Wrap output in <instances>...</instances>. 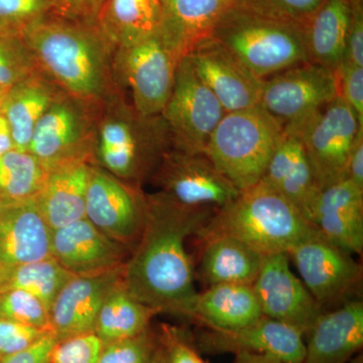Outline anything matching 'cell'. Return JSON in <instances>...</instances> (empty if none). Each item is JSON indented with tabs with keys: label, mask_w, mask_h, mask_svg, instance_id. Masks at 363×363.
Segmentation results:
<instances>
[{
	"label": "cell",
	"mask_w": 363,
	"mask_h": 363,
	"mask_svg": "<svg viewBox=\"0 0 363 363\" xmlns=\"http://www.w3.org/2000/svg\"><path fill=\"white\" fill-rule=\"evenodd\" d=\"M215 210L183 206L161 192L147 196L142 234L123 267V284L133 297L160 314L192 321L198 292L186 242Z\"/></svg>",
	"instance_id": "6da1fadb"
},
{
	"label": "cell",
	"mask_w": 363,
	"mask_h": 363,
	"mask_svg": "<svg viewBox=\"0 0 363 363\" xmlns=\"http://www.w3.org/2000/svg\"><path fill=\"white\" fill-rule=\"evenodd\" d=\"M21 39L33 62L74 97L91 100L104 94L109 42L96 26L50 16Z\"/></svg>",
	"instance_id": "7a4b0ae2"
},
{
	"label": "cell",
	"mask_w": 363,
	"mask_h": 363,
	"mask_svg": "<svg viewBox=\"0 0 363 363\" xmlns=\"http://www.w3.org/2000/svg\"><path fill=\"white\" fill-rule=\"evenodd\" d=\"M317 229L279 193L259 181L215 210L196 234L199 242L227 236L262 255L288 253Z\"/></svg>",
	"instance_id": "3957f363"
},
{
	"label": "cell",
	"mask_w": 363,
	"mask_h": 363,
	"mask_svg": "<svg viewBox=\"0 0 363 363\" xmlns=\"http://www.w3.org/2000/svg\"><path fill=\"white\" fill-rule=\"evenodd\" d=\"M284 133L283 125L259 104L226 112L205 155L234 187L247 190L262 179Z\"/></svg>",
	"instance_id": "277c9868"
},
{
	"label": "cell",
	"mask_w": 363,
	"mask_h": 363,
	"mask_svg": "<svg viewBox=\"0 0 363 363\" xmlns=\"http://www.w3.org/2000/svg\"><path fill=\"white\" fill-rule=\"evenodd\" d=\"M305 28L231 7L209 37L233 52L253 74L264 80L309 62Z\"/></svg>",
	"instance_id": "5b68a950"
},
{
	"label": "cell",
	"mask_w": 363,
	"mask_h": 363,
	"mask_svg": "<svg viewBox=\"0 0 363 363\" xmlns=\"http://www.w3.org/2000/svg\"><path fill=\"white\" fill-rule=\"evenodd\" d=\"M300 138L320 190L346 179L351 150L363 125L337 96L300 123L284 128Z\"/></svg>",
	"instance_id": "8992f818"
},
{
	"label": "cell",
	"mask_w": 363,
	"mask_h": 363,
	"mask_svg": "<svg viewBox=\"0 0 363 363\" xmlns=\"http://www.w3.org/2000/svg\"><path fill=\"white\" fill-rule=\"evenodd\" d=\"M226 111L196 73L188 57L177 66L175 82L162 112L174 150L205 154L210 136Z\"/></svg>",
	"instance_id": "52a82bcc"
},
{
	"label": "cell",
	"mask_w": 363,
	"mask_h": 363,
	"mask_svg": "<svg viewBox=\"0 0 363 363\" xmlns=\"http://www.w3.org/2000/svg\"><path fill=\"white\" fill-rule=\"evenodd\" d=\"M288 255L301 281L324 310L359 298L362 264L319 231L301 241Z\"/></svg>",
	"instance_id": "ba28073f"
},
{
	"label": "cell",
	"mask_w": 363,
	"mask_h": 363,
	"mask_svg": "<svg viewBox=\"0 0 363 363\" xmlns=\"http://www.w3.org/2000/svg\"><path fill=\"white\" fill-rule=\"evenodd\" d=\"M337 96L336 70L305 62L264 79L259 105L286 128L300 123Z\"/></svg>",
	"instance_id": "9c48e42d"
},
{
	"label": "cell",
	"mask_w": 363,
	"mask_h": 363,
	"mask_svg": "<svg viewBox=\"0 0 363 363\" xmlns=\"http://www.w3.org/2000/svg\"><path fill=\"white\" fill-rule=\"evenodd\" d=\"M121 56L136 114L142 118L162 114L173 90L180 55L160 32L121 48Z\"/></svg>",
	"instance_id": "30bf717a"
},
{
	"label": "cell",
	"mask_w": 363,
	"mask_h": 363,
	"mask_svg": "<svg viewBox=\"0 0 363 363\" xmlns=\"http://www.w3.org/2000/svg\"><path fill=\"white\" fill-rule=\"evenodd\" d=\"M154 177L162 194L186 207L218 209L240 192L205 154L167 150Z\"/></svg>",
	"instance_id": "8fae6325"
},
{
	"label": "cell",
	"mask_w": 363,
	"mask_h": 363,
	"mask_svg": "<svg viewBox=\"0 0 363 363\" xmlns=\"http://www.w3.org/2000/svg\"><path fill=\"white\" fill-rule=\"evenodd\" d=\"M252 288L262 316L294 327L304 337L325 311L291 269L288 253L264 255Z\"/></svg>",
	"instance_id": "7c38bea8"
},
{
	"label": "cell",
	"mask_w": 363,
	"mask_h": 363,
	"mask_svg": "<svg viewBox=\"0 0 363 363\" xmlns=\"http://www.w3.org/2000/svg\"><path fill=\"white\" fill-rule=\"evenodd\" d=\"M147 197L123 185L111 173L91 168L85 218L108 238L133 248L142 234Z\"/></svg>",
	"instance_id": "4fadbf2b"
},
{
	"label": "cell",
	"mask_w": 363,
	"mask_h": 363,
	"mask_svg": "<svg viewBox=\"0 0 363 363\" xmlns=\"http://www.w3.org/2000/svg\"><path fill=\"white\" fill-rule=\"evenodd\" d=\"M200 353L219 355L253 353L271 355L283 363H304V336L292 326L262 316L253 323L234 329L202 328L194 335Z\"/></svg>",
	"instance_id": "5bb4252c"
},
{
	"label": "cell",
	"mask_w": 363,
	"mask_h": 363,
	"mask_svg": "<svg viewBox=\"0 0 363 363\" xmlns=\"http://www.w3.org/2000/svg\"><path fill=\"white\" fill-rule=\"evenodd\" d=\"M186 56L226 112L259 104L264 79L253 74L220 43L208 37L196 44Z\"/></svg>",
	"instance_id": "9a60e30c"
},
{
	"label": "cell",
	"mask_w": 363,
	"mask_h": 363,
	"mask_svg": "<svg viewBox=\"0 0 363 363\" xmlns=\"http://www.w3.org/2000/svg\"><path fill=\"white\" fill-rule=\"evenodd\" d=\"M130 250L86 218L52 230V259L72 276H93L121 269Z\"/></svg>",
	"instance_id": "2e32d148"
},
{
	"label": "cell",
	"mask_w": 363,
	"mask_h": 363,
	"mask_svg": "<svg viewBox=\"0 0 363 363\" xmlns=\"http://www.w3.org/2000/svg\"><path fill=\"white\" fill-rule=\"evenodd\" d=\"M123 267L93 276H73L50 308L51 330L58 340L94 333L104 301L123 281Z\"/></svg>",
	"instance_id": "e0dca14e"
},
{
	"label": "cell",
	"mask_w": 363,
	"mask_h": 363,
	"mask_svg": "<svg viewBox=\"0 0 363 363\" xmlns=\"http://www.w3.org/2000/svg\"><path fill=\"white\" fill-rule=\"evenodd\" d=\"M123 118L105 121L99 131L98 157L109 173L123 179H140L156 169L164 150L162 133H143Z\"/></svg>",
	"instance_id": "ac0fdd59"
},
{
	"label": "cell",
	"mask_w": 363,
	"mask_h": 363,
	"mask_svg": "<svg viewBox=\"0 0 363 363\" xmlns=\"http://www.w3.org/2000/svg\"><path fill=\"white\" fill-rule=\"evenodd\" d=\"M52 236L35 196L0 202V267L51 259Z\"/></svg>",
	"instance_id": "d6986e66"
},
{
	"label": "cell",
	"mask_w": 363,
	"mask_h": 363,
	"mask_svg": "<svg viewBox=\"0 0 363 363\" xmlns=\"http://www.w3.org/2000/svg\"><path fill=\"white\" fill-rule=\"evenodd\" d=\"M309 221L330 242L351 255H362L363 189L348 179L321 189Z\"/></svg>",
	"instance_id": "ffe728a7"
},
{
	"label": "cell",
	"mask_w": 363,
	"mask_h": 363,
	"mask_svg": "<svg viewBox=\"0 0 363 363\" xmlns=\"http://www.w3.org/2000/svg\"><path fill=\"white\" fill-rule=\"evenodd\" d=\"M304 363H346L362 352V298L325 310L306 334Z\"/></svg>",
	"instance_id": "44dd1931"
},
{
	"label": "cell",
	"mask_w": 363,
	"mask_h": 363,
	"mask_svg": "<svg viewBox=\"0 0 363 363\" xmlns=\"http://www.w3.org/2000/svg\"><path fill=\"white\" fill-rule=\"evenodd\" d=\"M87 123L73 102L57 99L40 117L33 130L28 152L47 171L72 161H85L83 143Z\"/></svg>",
	"instance_id": "7402d4cb"
},
{
	"label": "cell",
	"mask_w": 363,
	"mask_h": 363,
	"mask_svg": "<svg viewBox=\"0 0 363 363\" xmlns=\"http://www.w3.org/2000/svg\"><path fill=\"white\" fill-rule=\"evenodd\" d=\"M260 181L285 198L309 221L320 189L309 157L295 133L285 131Z\"/></svg>",
	"instance_id": "603a6c76"
},
{
	"label": "cell",
	"mask_w": 363,
	"mask_h": 363,
	"mask_svg": "<svg viewBox=\"0 0 363 363\" xmlns=\"http://www.w3.org/2000/svg\"><path fill=\"white\" fill-rule=\"evenodd\" d=\"M90 173L85 161L65 162L48 171L35 200L52 230L85 218Z\"/></svg>",
	"instance_id": "cb8c5ba5"
},
{
	"label": "cell",
	"mask_w": 363,
	"mask_h": 363,
	"mask_svg": "<svg viewBox=\"0 0 363 363\" xmlns=\"http://www.w3.org/2000/svg\"><path fill=\"white\" fill-rule=\"evenodd\" d=\"M236 0H162L161 33L180 55L211 35Z\"/></svg>",
	"instance_id": "d4e9b609"
},
{
	"label": "cell",
	"mask_w": 363,
	"mask_h": 363,
	"mask_svg": "<svg viewBox=\"0 0 363 363\" xmlns=\"http://www.w3.org/2000/svg\"><path fill=\"white\" fill-rule=\"evenodd\" d=\"M262 316L252 285L224 284L198 293L192 322L202 328L234 330Z\"/></svg>",
	"instance_id": "484cf974"
},
{
	"label": "cell",
	"mask_w": 363,
	"mask_h": 363,
	"mask_svg": "<svg viewBox=\"0 0 363 363\" xmlns=\"http://www.w3.org/2000/svg\"><path fill=\"white\" fill-rule=\"evenodd\" d=\"M201 245L198 278L203 285L207 288L224 284L252 285L264 255L227 236L213 238Z\"/></svg>",
	"instance_id": "4316f807"
},
{
	"label": "cell",
	"mask_w": 363,
	"mask_h": 363,
	"mask_svg": "<svg viewBox=\"0 0 363 363\" xmlns=\"http://www.w3.org/2000/svg\"><path fill=\"white\" fill-rule=\"evenodd\" d=\"M95 25L109 43L130 47L161 32L162 0H106Z\"/></svg>",
	"instance_id": "83f0119b"
},
{
	"label": "cell",
	"mask_w": 363,
	"mask_h": 363,
	"mask_svg": "<svg viewBox=\"0 0 363 363\" xmlns=\"http://www.w3.org/2000/svg\"><path fill=\"white\" fill-rule=\"evenodd\" d=\"M350 0H324L306 25L308 60L336 70L345 56L352 21Z\"/></svg>",
	"instance_id": "f1b7e54d"
},
{
	"label": "cell",
	"mask_w": 363,
	"mask_h": 363,
	"mask_svg": "<svg viewBox=\"0 0 363 363\" xmlns=\"http://www.w3.org/2000/svg\"><path fill=\"white\" fill-rule=\"evenodd\" d=\"M57 99L50 86L35 76L2 93L0 111L11 128L14 149L28 152L35 125Z\"/></svg>",
	"instance_id": "f546056e"
},
{
	"label": "cell",
	"mask_w": 363,
	"mask_h": 363,
	"mask_svg": "<svg viewBox=\"0 0 363 363\" xmlns=\"http://www.w3.org/2000/svg\"><path fill=\"white\" fill-rule=\"evenodd\" d=\"M157 314L159 311L133 297L121 281L104 301L94 334L104 345L138 337L150 330V321Z\"/></svg>",
	"instance_id": "4dcf8cb0"
},
{
	"label": "cell",
	"mask_w": 363,
	"mask_h": 363,
	"mask_svg": "<svg viewBox=\"0 0 363 363\" xmlns=\"http://www.w3.org/2000/svg\"><path fill=\"white\" fill-rule=\"evenodd\" d=\"M72 274L56 259H47L13 267H0V293L25 291L39 298L49 309Z\"/></svg>",
	"instance_id": "1f68e13d"
},
{
	"label": "cell",
	"mask_w": 363,
	"mask_h": 363,
	"mask_svg": "<svg viewBox=\"0 0 363 363\" xmlns=\"http://www.w3.org/2000/svg\"><path fill=\"white\" fill-rule=\"evenodd\" d=\"M47 169L30 152L11 150L0 156V202L35 197L40 192Z\"/></svg>",
	"instance_id": "d6a6232c"
},
{
	"label": "cell",
	"mask_w": 363,
	"mask_h": 363,
	"mask_svg": "<svg viewBox=\"0 0 363 363\" xmlns=\"http://www.w3.org/2000/svg\"><path fill=\"white\" fill-rule=\"evenodd\" d=\"M35 62L18 35L0 33V92L33 76Z\"/></svg>",
	"instance_id": "836d02e7"
},
{
	"label": "cell",
	"mask_w": 363,
	"mask_h": 363,
	"mask_svg": "<svg viewBox=\"0 0 363 363\" xmlns=\"http://www.w3.org/2000/svg\"><path fill=\"white\" fill-rule=\"evenodd\" d=\"M324 0H236L233 7L286 23L307 25Z\"/></svg>",
	"instance_id": "e575fe53"
},
{
	"label": "cell",
	"mask_w": 363,
	"mask_h": 363,
	"mask_svg": "<svg viewBox=\"0 0 363 363\" xmlns=\"http://www.w3.org/2000/svg\"><path fill=\"white\" fill-rule=\"evenodd\" d=\"M0 318L52 331L49 309L39 298L25 291L0 293Z\"/></svg>",
	"instance_id": "d590c367"
},
{
	"label": "cell",
	"mask_w": 363,
	"mask_h": 363,
	"mask_svg": "<svg viewBox=\"0 0 363 363\" xmlns=\"http://www.w3.org/2000/svg\"><path fill=\"white\" fill-rule=\"evenodd\" d=\"M52 0H0V33L21 37L30 26L52 16Z\"/></svg>",
	"instance_id": "8d00e7d4"
},
{
	"label": "cell",
	"mask_w": 363,
	"mask_h": 363,
	"mask_svg": "<svg viewBox=\"0 0 363 363\" xmlns=\"http://www.w3.org/2000/svg\"><path fill=\"white\" fill-rule=\"evenodd\" d=\"M156 342L162 363H207L200 355L194 335L186 329L162 325Z\"/></svg>",
	"instance_id": "74e56055"
},
{
	"label": "cell",
	"mask_w": 363,
	"mask_h": 363,
	"mask_svg": "<svg viewBox=\"0 0 363 363\" xmlns=\"http://www.w3.org/2000/svg\"><path fill=\"white\" fill-rule=\"evenodd\" d=\"M155 342V333L149 330L138 337L105 344L99 363H152Z\"/></svg>",
	"instance_id": "f35d334b"
},
{
	"label": "cell",
	"mask_w": 363,
	"mask_h": 363,
	"mask_svg": "<svg viewBox=\"0 0 363 363\" xmlns=\"http://www.w3.org/2000/svg\"><path fill=\"white\" fill-rule=\"evenodd\" d=\"M104 344L94 333L58 340L50 363H99Z\"/></svg>",
	"instance_id": "ab89813d"
},
{
	"label": "cell",
	"mask_w": 363,
	"mask_h": 363,
	"mask_svg": "<svg viewBox=\"0 0 363 363\" xmlns=\"http://www.w3.org/2000/svg\"><path fill=\"white\" fill-rule=\"evenodd\" d=\"M336 73L338 96L355 112L363 125V67L342 63Z\"/></svg>",
	"instance_id": "60d3db41"
},
{
	"label": "cell",
	"mask_w": 363,
	"mask_h": 363,
	"mask_svg": "<svg viewBox=\"0 0 363 363\" xmlns=\"http://www.w3.org/2000/svg\"><path fill=\"white\" fill-rule=\"evenodd\" d=\"M47 332L50 331L0 318V358L23 350Z\"/></svg>",
	"instance_id": "b9f144b4"
},
{
	"label": "cell",
	"mask_w": 363,
	"mask_h": 363,
	"mask_svg": "<svg viewBox=\"0 0 363 363\" xmlns=\"http://www.w3.org/2000/svg\"><path fill=\"white\" fill-rule=\"evenodd\" d=\"M105 1L106 0H52V16L95 25L98 13Z\"/></svg>",
	"instance_id": "7bdbcfd3"
},
{
	"label": "cell",
	"mask_w": 363,
	"mask_h": 363,
	"mask_svg": "<svg viewBox=\"0 0 363 363\" xmlns=\"http://www.w3.org/2000/svg\"><path fill=\"white\" fill-rule=\"evenodd\" d=\"M58 342L52 331L47 332L26 348L0 358V363H50L55 345Z\"/></svg>",
	"instance_id": "ee69618b"
},
{
	"label": "cell",
	"mask_w": 363,
	"mask_h": 363,
	"mask_svg": "<svg viewBox=\"0 0 363 363\" xmlns=\"http://www.w3.org/2000/svg\"><path fill=\"white\" fill-rule=\"evenodd\" d=\"M342 63L363 67V21L359 9L353 11L347 45ZM341 63V64H342Z\"/></svg>",
	"instance_id": "f6af8a7d"
},
{
	"label": "cell",
	"mask_w": 363,
	"mask_h": 363,
	"mask_svg": "<svg viewBox=\"0 0 363 363\" xmlns=\"http://www.w3.org/2000/svg\"><path fill=\"white\" fill-rule=\"evenodd\" d=\"M346 179L363 189V131L358 135L351 150L346 168Z\"/></svg>",
	"instance_id": "bcb514c9"
},
{
	"label": "cell",
	"mask_w": 363,
	"mask_h": 363,
	"mask_svg": "<svg viewBox=\"0 0 363 363\" xmlns=\"http://www.w3.org/2000/svg\"><path fill=\"white\" fill-rule=\"evenodd\" d=\"M14 149L13 135L6 117L0 111V156Z\"/></svg>",
	"instance_id": "7dc6e473"
},
{
	"label": "cell",
	"mask_w": 363,
	"mask_h": 363,
	"mask_svg": "<svg viewBox=\"0 0 363 363\" xmlns=\"http://www.w3.org/2000/svg\"><path fill=\"white\" fill-rule=\"evenodd\" d=\"M234 363H283L278 358L271 355L253 354V353H238Z\"/></svg>",
	"instance_id": "c3c4849f"
},
{
	"label": "cell",
	"mask_w": 363,
	"mask_h": 363,
	"mask_svg": "<svg viewBox=\"0 0 363 363\" xmlns=\"http://www.w3.org/2000/svg\"><path fill=\"white\" fill-rule=\"evenodd\" d=\"M156 337V334H155ZM152 363H162L161 357H160L159 350H157V342H155L154 354H152Z\"/></svg>",
	"instance_id": "681fc988"
},
{
	"label": "cell",
	"mask_w": 363,
	"mask_h": 363,
	"mask_svg": "<svg viewBox=\"0 0 363 363\" xmlns=\"http://www.w3.org/2000/svg\"><path fill=\"white\" fill-rule=\"evenodd\" d=\"M346 363H363V354L362 352L358 353L354 357L351 358L350 362Z\"/></svg>",
	"instance_id": "f907efd6"
},
{
	"label": "cell",
	"mask_w": 363,
	"mask_h": 363,
	"mask_svg": "<svg viewBox=\"0 0 363 363\" xmlns=\"http://www.w3.org/2000/svg\"><path fill=\"white\" fill-rule=\"evenodd\" d=\"M2 93H4V92H0V96H1Z\"/></svg>",
	"instance_id": "816d5d0a"
}]
</instances>
